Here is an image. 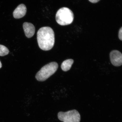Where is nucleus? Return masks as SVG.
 <instances>
[{
    "label": "nucleus",
    "mask_w": 122,
    "mask_h": 122,
    "mask_svg": "<svg viewBox=\"0 0 122 122\" xmlns=\"http://www.w3.org/2000/svg\"><path fill=\"white\" fill-rule=\"evenodd\" d=\"M38 45L41 49L48 51L53 48L55 43V35L52 29L49 27L40 29L37 33Z\"/></svg>",
    "instance_id": "obj_1"
},
{
    "label": "nucleus",
    "mask_w": 122,
    "mask_h": 122,
    "mask_svg": "<svg viewBox=\"0 0 122 122\" xmlns=\"http://www.w3.org/2000/svg\"><path fill=\"white\" fill-rule=\"evenodd\" d=\"M74 15L68 8L63 7L58 10L56 15V22L61 25L71 24L74 20Z\"/></svg>",
    "instance_id": "obj_2"
},
{
    "label": "nucleus",
    "mask_w": 122,
    "mask_h": 122,
    "mask_svg": "<svg viewBox=\"0 0 122 122\" xmlns=\"http://www.w3.org/2000/svg\"><path fill=\"white\" fill-rule=\"evenodd\" d=\"M58 65L56 62H52L43 67L36 76V80L43 81L54 74L57 71Z\"/></svg>",
    "instance_id": "obj_3"
},
{
    "label": "nucleus",
    "mask_w": 122,
    "mask_h": 122,
    "mask_svg": "<svg viewBox=\"0 0 122 122\" xmlns=\"http://www.w3.org/2000/svg\"><path fill=\"white\" fill-rule=\"evenodd\" d=\"M57 115L59 119L63 122H80L81 120L80 114L76 110L65 112L61 111Z\"/></svg>",
    "instance_id": "obj_4"
},
{
    "label": "nucleus",
    "mask_w": 122,
    "mask_h": 122,
    "mask_svg": "<svg viewBox=\"0 0 122 122\" xmlns=\"http://www.w3.org/2000/svg\"><path fill=\"white\" fill-rule=\"evenodd\" d=\"M111 63L114 66H120L122 64V55L120 51L117 50H113L110 54Z\"/></svg>",
    "instance_id": "obj_5"
},
{
    "label": "nucleus",
    "mask_w": 122,
    "mask_h": 122,
    "mask_svg": "<svg viewBox=\"0 0 122 122\" xmlns=\"http://www.w3.org/2000/svg\"><path fill=\"white\" fill-rule=\"evenodd\" d=\"M27 8L25 5L20 4L13 12L14 17L16 19H19L25 16L26 13Z\"/></svg>",
    "instance_id": "obj_6"
},
{
    "label": "nucleus",
    "mask_w": 122,
    "mask_h": 122,
    "mask_svg": "<svg viewBox=\"0 0 122 122\" xmlns=\"http://www.w3.org/2000/svg\"><path fill=\"white\" fill-rule=\"evenodd\" d=\"M24 33L26 36L30 38L34 36L35 32V28L33 24L31 23L25 22L23 24Z\"/></svg>",
    "instance_id": "obj_7"
},
{
    "label": "nucleus",
    "mask_w": 122,
    "mask_h": 122,
    "mask_svg": "<svg viewBox=\"0 0 122 122\" xmlns=\"http://www.w3.org/2000/svg\"><path fill=\"white\" fill-rule=\"evenodd\" d=\"M74 62V60L72 59H67L64 61L61 65L62 71H68L71 68Z\"/></svg>",
    "instance_id": "obj_8"
},
{
    "label": "nucleus",
    "mask_w": 122,
    "mask_h": 122,
    "mask_svg": "<svg viewBox=\"0 0 122 122\" xmlns=\"http://www.w3.org/2000/svg\"><path fill=\"white\" fill-rule=\"evenodd\" d=\"M9 51L8 48L4 46L0 45V56H4L8 54Z\"/></svg>",
    "instance_id": "obj_9"
},
{
    "label": "nucleus",
    "mask_w": 122,
    "mask_h": 122,
    "mask_svg": "<svg viewBox=\"0 0 122 122\" xmlns=\"http://www.w3.org/2000/svg\"><path fill=\"white\" fill-rule=\"evenodd\" d=\"M118 37L121 41L122 40V27H121L119 31Z\"/></svg>",
    "instance_id": "obj_10"
},
{
    "label": "nucleus",
    "mask_w": 122,
    "mask_h": 122,
    "mask_svg": "<svg viewBox=\"0 0 122 122\" xmlns=\"http://www.w3.org/2000/svg\"><path fill=\"white\" fill-rule=\"evenodd\" d=\"M88 0L93 3H96L98 2L100 0Z\"/></svg>",
    "instance_id": "obj_11"
},
{
    "label": "nucleus",
    "mask_w": 122,
    "mask_h": 122,
    "mask_svg": "<svg viewBox=\"0 0 122 122\" xmlns=\"http://www.w3.org/2000/svg\"><path fill=\"white\" fill-rule=\"evenodd\" d=\"M2 66V64H1V62L0 61V68H1Z\"/></svg>",
    "instance_id": "obj_12"
}]
</instances>
